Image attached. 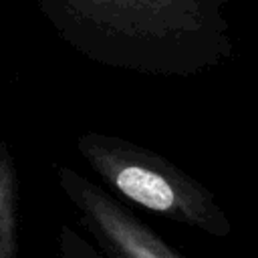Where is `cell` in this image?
Instances as JSON below:
<instances>
[{"instance_id": "6da1fadb", "label": "cell", "mask_w": 258, "mask_h": 258, "mask_svg": "<svg viewBox=\"0 0 258 258\" xmlns=\"http://www.w3.org/2000/svg\"><path fill=\"white\" fill-rule=\"evenodd\" d=\"M87 60L137 75L185 79L232 56V0H30Z\"/></svg>"}, {"instance_id": "7a4b0ae2", "label": "cell", "mask_w": 258, "mask_h": 258, "mask_svg": "<svg viewBox=\"0 0 258 258\" xmlns=\"http://www.w3.org/2000/svg\"><path fill=\"white\" fill-rule=\"evenodd\" d=\"M77 151L125 200L206 234L230 236L232 224L214 194L163 155L101 131L81 133Z\"/></svg>"}, {"instance_id": "3957f363", "label": "cell", "mask_w": 258, "mask_h": 258, "mask_svg": "<svg viewBox=\"0 0 258 258\" xmlns=\"http://www.w3.org/2000/svg\"><path fill=\"white\" fill-rule=\"evenodd\" d=\"M56 179L109 258H181L147 224L73 167L58 165Z\"/></svg>"}, {"instance_id": "277c9868", "label": "cell", "mask_w": 258, "mask_h": 258, "mask_svg": "<svg viewBox=\"0 0 258 258\" xmlns=\"http://www.w3.org/2000/svg\"><path fill=\"white\" fill-rule=\"evenodd\" d=\"M18 248V175L6 141L0 139V258H16Z\"/></svg>"}, {"instance_id": "5b68a950", "label": "cell", "mask_w": 258, "mask_h": 258, "mask_svg": "<svg viewBox=\"0 0 258 258\" xmlns=\"http://www.w3.org/2000/svg\"><path fill=\"white\" fill-rule=\"evenodd\" d=\"M58 242H60V256L62 258H109L107 254L97 252L71 226H60Z\"/></svg>"}]
</instances>
